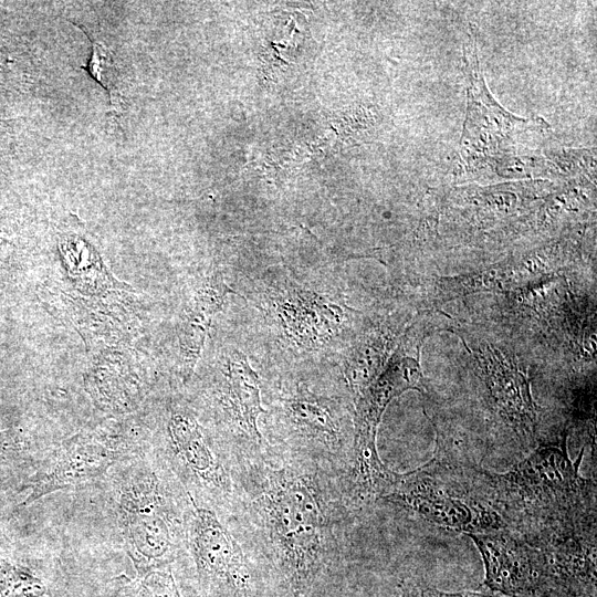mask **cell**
Segmentation results:
<instances>
[{
    "mask_svg": "<svg viewBox=\"0 0 597 597\" xmlns=\"http://www.w3.org/2000/svg\"><path fill=\"white\" fill-rule=\"evenodd\" d=\"M157 454L189 499L219 513L234 514L243 454L223 450L191 412H170Z\"/></svg>",
    "mask_w": 597,
    "mask_h": 597,
    "instance_id": "6",
    "label": "cell"
},
{
    "mask_svg": "<svg viewBox=\"0 0 597 597\" xmlns=\"http://www.w3.org/2000/svg\"><path fill=\"white\" fill-rule=\"evenodd\" d=\"M113 597H181L171 567L119 579Z\"/></svg>",
    "mask_w": 597,
    "mask_h": 597,
    "instance_id": "12",
    "label": "cell"
},
{
    "mask_svg": "<svg viewBox=\"0 0 597 597\" xmlns=\"http://www.w3.org/2000/svg\"><path fill=\"white\" fill-rule=\"evenodd\" d=\"M583 455L570 459L564 436L503 473L475 467V475L506 528L542 545L596 528V483L579 474Z\"/></svg>",
    "mask_w": 597,
    "mask_h": 597,
    "instance_id": "2",
    "label": "cell"
},
{
    "mask_svg": "<svg viewBox=\"0 0 597 597\" xmlns=\"http://www.w3.org/2000/svg\"><path fill=\"white\" fill-rule=\"evenodd\" d=\"M400 597H505L491 591H443L434 587L404 580L400 584Z\"/></svg>",
    "mask_w": 597,
    "mask_h": 597,
    "instance_id": "15",
    "label": "cell"
},
{
    "mask_svg": "<svg viewBox=\"0 0 597 597\" xmlns=\"http://www.w3.org/2000/svg\"><path fill=\"white\" fill-rule=\"evenodd\" d=\"M379 501L465 534L506 528L480 489L473 465L452 462L438 454L416 470L398 473Z\"/></svg>",
    "mask_w": 597,
    "mask_h": 597,
    "instance_id": "5",
    "label": "cell"
},
{
    "mask_svg": "<svg viewBox=\"0 0 597 597\" xmlns=\"http://www.w3.org/2000/svg\"><path fill=\"white\" fill-rule=\"evenodd\" d=\"M409 389L426 391L419 359L397 353L387 368L356 397L353 446H376L378 425L387 406Z\"/></svg>",
    "mask_w": 597,
    "mask_h": 597,
    "instance_id": "9",
    "label": "cell"
},
{
    "mask_svg": "<svg viewBox=\"0 0 597 597\" xmlns=\"http://www.w3.org/2000/svg\"><path fill=\"white\" fill-rule=\"evenodd\" d=\"M218 400L235 432L245 441L248 454L260 451L264 446L258 420L265 412L261 405L260 379L238 350L227 362Z\"/></svg>",
    "mask_w": 597,
    "mask_h": 597,
    "instance_id": "10",
    "label": "cell"
},
{
    "mask_svg": "<svg viewBox=\"0 0 597 597\" xmlns=\"http://www.w3.org/2000/svg\"><path fill=\"white\" fill-rule=\"evenodd\" d=\"M158 462L130 460L115 483V510L125 549L137 575L170 568L184 549L187 495ZM180 486V485H179Z\"/></svg>",
    "mask_w": 597,
    "mask_h": 597,
    "instance_id": "3",
    "label": "cell"
},
{
    "mask_svg": "<svg viewBox=\"0 0 597 597\" xmlns=\"http://www.w3.org/2000/svg\"><path fill=\"white\" fill-rule=\"evenodd\" d=\"M24 440L21 431L15 429L0 430V462L13 458L22 451Z\"/></svg>",
    "mask_w": 597,
    "mask_h": 597,
    "instance_id": "16",
    "label": "cell"
},
{
    "mask_svg": "<svg viewBox=\"0 0 597 597\" xmlns=\"http://www.w3.org/2000/svg\"><path fill=\"white\" fill-rule=\"evenodd\" d=\"M230 290L219 276L212 277L198 292L180 333L184 376L189 378L199 358L211 317L216 314Z\"/></svg>",
    "mask_w": 597,
    "mask_h": 597,
    "instance_id": "11",
    "label": "cell"
},
{
    "mask_svg": "<svg viewBox=\"0 0 597 597\" xmlns=\"http://www.w3.org/2000/svg\"><path fill=\"white\" fill-rule=\"evenodd\" d=\"M234 514H223L187 496L184 549L207 597H266L279 584Z\"/></svg>",
    "mask_w": 597,
    "mask_h": 597,
    "instance_id": "4",
    "label": "cell"
},
{
    "mask_svg": "<svg viewBox=\"0 0 597 597\" xmlns=\"http://www.w3.org/2000/svg\"><path fill=\"white\" fill-rule=\"evenodd\" d=\"M339 475L290 449L243 454L234 515L283 589L311 597L337 556Z\"/></svg>",
    "mask_w": 597,
    "mask_h": 597,
    "instance_id": "1",
    "label": "cell"
},
{
    "mask_svg": "<svg viewBox=\"0 0 597 597\" xmlns=\"http://www.w3.org/2000/svg\"><path fill=\"white\" fill-rule=\"evenodd\" d=\"M483 565V586L505 597H544L551 595L542 551L507 528L469 533Z\"/></svg>",
    "mask_w": 597,
    "mask_h": 597,
    "instance_id": "8",
    "label": "cell"
},
{
    "mask_svg": "<svg viewBox=\"0 0 597 597\" xmlns=\"http://www.w3.org/2000/svg\"><path fill=\"white\" fill-rule=\"evenodd\" d=\"M544 597H564V596H559V595H547V596H544Z\"/></svg>",
    "mask_w": 597,
    "mask_h": 597,
    "instance_id": "17",
    "label": "cell"
},
{
    "mask_svg": "<svg viewBox=\"0 0 597 597\" xmlns=\"http://www.w3.org/2000/svg\"><path fill=\"white\" fill-rule=\"evenodd\" d=\"M92 56L86 70L108 92L112 106L119 108L122 96L117 87V74L112 51L103 42L92 40Z\"/></svg>",
    "mask_w": 597,
    "mask_h": 597,
    "instance_id": "14",
    "label": "cell"
},
{
    "mask_svg": "<svg viewBox=\"0 0 597 597\" xmlns=\"http://www.w3.org/2000/svg\"><path fill=\"white\" fill-rule=\"evenodd\" d=\"M143 454L139 429L127 421L108 420L62 442L38 468L20 507L63 489L92 482L107 470Z\"/></svg>",
    "mask_w": 597,
    "mask_h": 597,
    "instance_id": "7",
    "label": "cell"
},
{
    "mask_svg": "<svg viewBox=\"0 0 597 597\" xmlns=\"http://www.w3.org/2000/svg\"><path fill=\"white\" fill-rule=\"evenodd\" d=\"M0 597H49V589L29 567L0 557Z\"/></svg>",
    "mask_w": 597,
    "mask_h": 597,
    "instance_id": "13",
    "label": "cell"
}]
</instances>
